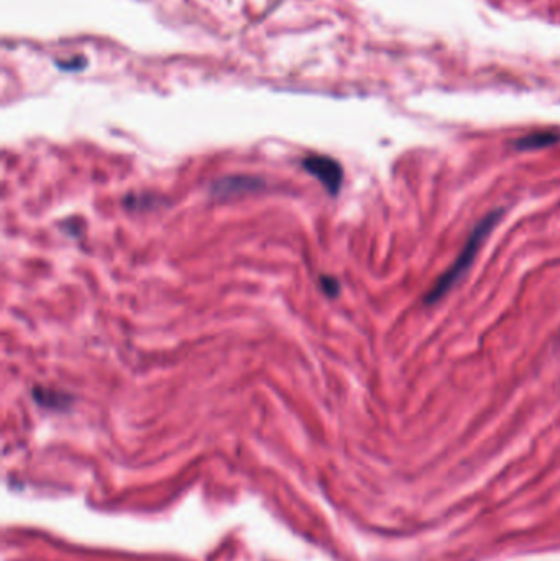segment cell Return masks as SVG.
<instances>
[{
    "label": "cell",
    "instance_id": "7a4b0ae2",
    "mask_svg": "<svg viewBox=\"0 0 560 561\" xmlns=\"http://www.w3.org/2000/svg\"><path fill=\"white\" fill-rule=\"evenodd\" d=\"M302 166L307 173L318 177L327 192L335 196L341 189L343 181V169L337 161L324 155H309L302 161Z\"/></svg>",
    "mask_w": 560,
    "mask_h": 561
},
{
    "label": "cell",
    "instance_id": "277c9868",
    "mask_svg": "<svg viewBox=\"0 0 560 561\" xmlns=\"http://www.w3.org/2000/svg\"><path fill=\"white\" fill-rule=\"evenodd\" d=\"M320 284H322L324 291H325V294H327V296H337V292H339L337 279L327 278V276H324V278H320Z\"/></svg>",
    "mask_w": 560,
    "mask_h": 561
},
{
    "label": "cell",
    "instance_id": "6da1fadb",
    "mask_svg": "<svg viewBox=\"0 0 560 561\" xmlns=\"http://www.w3.org/2000/svg\"><path fill=\"white\" fill-rule=\"evenodd\" d=\"M501 217H503V210L498 209V210H493V212H490L486 217H483L479 223H476V227L472 230L470 237H468L465 246H463L462 251L458 253L456 263H452L451 268L445 271V273L440 276L437 280H435L434 286L430 287L428 292H426V296H424L426 303L433 306V303L439 302L440 299L445 296V294H447L453 286H456V284L458 283V279H460L462 276L467 273V269L470 268L472 263H474V260H475L476 253H479V250H480L481 243H483L485 238L490 235L491 230L497 227L499 220H501Z\"/></svg>",
    "mask_w": 560,
    "mask_h": 561
},
{
    "label": "cell",
    "instance_id": "3957f363",
    "mask_svg": "<svg viewBox=\"0 0 560 561\" xmlns=\"http://www.w3.org/2000/svg\"><path fill=\"white\" fill-rule=\"evenodd\" d=\"M560 140V136L557 133L552 132H537L531 133L521 140H518L514 146L518 150H539V148H547V146H552Z\"/></svg>",
    "mask_w": 560,
    "mask_h": 561
}]
</instances>
